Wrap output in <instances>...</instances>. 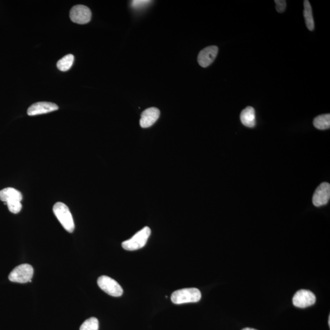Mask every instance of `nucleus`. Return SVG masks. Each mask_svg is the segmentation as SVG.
Masks as SVG:
<instances>
[{
	"instance_id": "obj_1",
	"label": "nucleus",
	"mask_w": 330,
	"mask_h": 330,
	"mask_svg": "<svg viewBox=\"0 0 330 330\" xmlns=\"http://www.w3.org/2000/svg\"><path fill=\"white\" fill-rule=\"evenodd\" d=\"M53 213L67 232L72 233L75 229L74 222L69 208L63 202H56L53 208Z\"/></svg>"
},
{
	"instance_id": "obj_2",
	"label": "nucleus",
	"mask_w": 330,
	"mask_h": 330,
	"mask_svg": "<svg viewBox=\"0 0 330 330\" xmlns=\"http://www.w3.org/2000/svg\"><path fill=\"white\" fill-rule=\"evenodd\" d=\"M201 298V292L194 287L177 290L172 293L171 297L172 302L176 304L196 303Z\"/></svg>"
},
{
	"instance_id": "obj_3",
	"label": "nucleus",
	"mask_w": 330,
	"mask_h": 330,
	"mask_svg": "<svg viewBox=\"0 0 330 330\" xmlns=\"http://www.w3.org/2000/svg\"><path fill=\"white\" fill-rule=\"evenodd\" d=\"M151 231L149 227H145L135 234L131 239L123 242L122 247L124 250L135 251L141 249L145 246L147 241L150 236Z\"/></svg>"
},
{
	"instance_id": "obj_4",
	"label": "nucleus",
	"mask_w": 330,
	"mask_h": 330,
	"mask_svg": "<svg viewBox=\"0 0 330 330\" xmlns=\"http://www.w3.org/2000/svg\"><path fill=\"white\" fill-rule=\"evenodd\" d=\"M34 273L33 268L29 264H25L16 267L9 275V280L14 283H27L32 281Z\"/></svg>"
},
{
	"instance_id": "obj_5",
	"label": "nucleus",
	"mask_w": 330,
	"mask_h": 330,
	"mask_svg": "<svg viewBox=\"0 0 330 330\" xmlns=\"http://www.w3.org/2000/svg\"><path fill=\"white\" fill-rule=\"evenodd\" d=\"M98 286L104 292L113 297H118L123 295V289L117 281L107 276L98 278Z\"/></svg>"
},
{
	"instance_id": "obj_6",
	"label": "nucleus",
	"mask_w": 330,
	"mask_h": 330,
	"mask_svg": "<svg viewBox=\"0 0 330 330\" xmlns=\"http://www.w3.org/2000/svg\"><path fill=\"white\" fill-rule=\"evenodd\" d=\"M91 10L84 5L75 6L70 11V19L75 24H87L91 21Z\"/></svg>"
},
{
	"instance_id": "obj_7",
	"label": "nucleus",
	"mask_w": 330,
	"mask_h": 330,
	"mask_svg": "<svg viewBox=\"0 0 330 330\" xmlns=\"http://www.w3.org/2000/svg\"><path fill=\"white\" fill-rule=\"evenodd\" d=\"M316 301L315 296L308 290H300L296 292L292 299L293 305L300 308L311 306L314 304Z\"/></svg>"
},
{
	"instance_id": "obj_8",
	"label": "nucleus",
	"mask_w": 330,
	"mask_h": 330,
	"mask_svg": "<svg viewBox=\"0 0 330 330\" xmlns=\"http://www.w3.org/2000/svg\"><path fill=\"white\" fill-rule=\"evenodd\" d=\"M330 198V185L323 182L318 186L312 197V203L315 207H320L328 204Z\"/></svg>"
},
{
	"instance_id": "obj_9",
	"label": "nucleus",
	"mask_w": 330,
	"mask_h": 330,
	"mask_svg": "<svg viewBox=\"0 0 330 330\" xmlns=\"http://www.w3.org/2000/svg\"><path fill=\"white\" fill-rule=\"evenodd\" d=\"M218 52V47L212 46L205 48L199 52L197 61L202 67H207L215 60Z\"/></svg>"
},
{
	"instance_id": "obj_10",
	"label": "nucleus",
	"mask_w": 330,
	"mask_h": 330,
	"mask_svg": "<svg viewBox=\"0 0 330 330\" xmlns=\"http://www.w3.org/2000/svg\"><path fill=\"white\" fill-rule=\"evenodd\" d=\"M58 109V106L55 103L41 101L31 105L28 109L27 114L29 116H36L49 114Z\"/></svg>"
},
{
	"instance_id": "obj_11",
	"label": "nucleus",
	"mask_w": 330,
	"mask_h": 330,
	"mask_svg": "<svg viewBox=\"0 0 330 330\" xmlns=\"http://www.w3.org/2000/svg\"><path fill=\"white\" fill-rule=\"evenodd\" d=\"M160 115V110L155 107L145 109L141 116L140 126L142 128H150L159 120Z\"/></svg>"
},
{
	"instance_id": "obj_12",
	"label": "nucleus",
	"mask_w": 330,
	"mask_h": 330,
	"mask_svg": "<svg viewBox=\"0 0 330 330\" xmlns=\"http://www.w3.org/2000/svg\"><path fill=\"white\" fill-rule=\"evenodd\" d=\"M22 194L15 188H6L0 191V200L6 203L11 201H22Z\"/></svg>"
},
{
	"instance_id": "obj_13",
	"label": "nucleus",
	"mask_w": 330,
	"mask_h": 330,
	"mask_svg": "<svg viewBox=\"0 0 330 330\" xmlns=\"http://www.w3.org/2000/svg\"><path fill=\"white\" fill-rule=\"evenodd\" d=\"M241 121L247 128H253L256 125L255 110L252 106H248L242 112Z\"/></svg>"
},
{
	"instance_id": "obj_14",
	"label": "nucleus",
	"mask_w": 330,
	"mask_h": 330,
	"mask_svg": "<svg viewBox=\"0 0 330 330\" xmlns=\"http://www.w3.org/2000/svg\"><path fill=\"white\" fill-rule=\"evenodd\" d=\"M303 15L307 29L309 31L314 30V19H313L312 8L309 2L307 0L304 1Z\"/></svg>"
},
{
	"instance_id": "obj_15",
	"label": "nucleus",
	"mask_w": 330,
	"mask_h": 330,
	"mask_svg": "<svg viewBox=\"0 0 330 330\" xmlns=\"http://www.w3.org/2000/svg\"><path fill=\"white\" fill-rule=\"evenodd\" d=\"M315 128L318 130H326L330 128V115L325 114L318 116L313 121Z\"/></svg>"
},
{
	"instance_id": "obj_16",
	"label": "nucleus",
	"mask_w": 330,
	"mask_h": 330,
	"mask_svg": "<svg viewBox=\"0 0 330 330\" xmlns=\"http://www.w3.org/2000/svg\"><path fill=\"white\" fill-rule=\"evenodd\" d=\"M73 61H74V56L71 54L67 55L58 62L57 67L61 71H67L71 68Z\"/></svg>"
},
{
	"instance_id": "obj_17",
	"label": "nucleus",
	"mask_w": 330,
	"mask_h": 330,
	"mask_svg": "<svg viewBox=\"0 0 330 330\" xmlns=\"http://www.w3.org/2000/svg\"><path fill=\"white\" fill-rule=\"evenodd\" d=\"M98 321L95 317H91L84 321L80 330H98Z\"/></svg>"
},
{
	"instance_id": "obj_18",
	"label": "nucleus",
	"mask_w": 330,
	"mask_h": 330,
	"mask_svg": "<svg viewBox=\"0 0 330 330\" xmlns=\"http://www.w3.org/2000/svg\"><path fill=\"white\" fill-rule=\"evenodd\" d=\"M8 209L13 213H18L21 211L22 205L21 201H11L7 202Z\"/></svg>"
},
{
	"instance_id": "obj_19",
	"label": "nucleus",
	"mask_w": 330,
	"mask_h": 330,
	"mask_svg": "<svg viewBox=\"0 0 330 330\" xmlns=\"http://www.w3.org/2000/svg\"><path fill=\"white\" fill-rule=\"evenodd\" d=\"M150 2L147 0H135V1L132 2V7L135 9H140V8L145 7L146 5L150 4Z\"/></svg>"
},
{
	"instance_id": "obj_20",
	"label": "nucleus",
	"mask_w": 330,
	"mask_h": 330,
	"mask_svg": "<svg viewBox=\"0 0 330 330\" xmlns=\"http://www.w3.org/2000/svg\"><path fill=\"white\" fill-rule=\"evenodd\" d=\"M276 4V10L278 13L284 12L286 8V1L285 0H275Z\"/></svg>"
},
{
	"instance_id": "obj_21",
	"label": "nucleus",
	"mask_w": 330,
	"mask_h": 330,
	"mask_svg": "<svg viewBox=\"0 0 330 330\" xmlns=\"http://www.w3.org/2000/svg\"><path fill=\"white\" fill-rule=\"evenodd\" d=\"M242 330H257V329H253V328H244Z\"/></svg>"
},
{
	"instance_id": "obj_22",
	"label": "nucleus",
	"mask_w": 330,
	"mask_h": 330,
	"mask_svg": "<svg viewBox=\"0 0 330 330\" xmlns=\"http://www.w3.org/2000/svg\"><path fill=\"white\" fill-rule=\"evenodd\" d=\"M328 325H329V326H330V316H329V318H328Z\"/></svg>"
}]
</instances>
